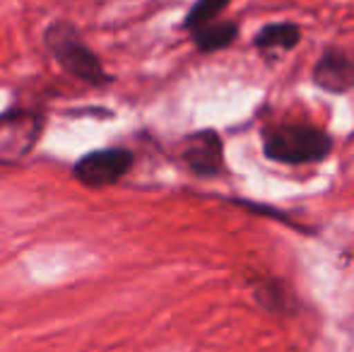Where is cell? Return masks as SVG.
I'll return each instance as SVG.
<instances>
[{"label": "cell", "mask_w": 354, "mask_h": 352, "mask_svg": "<svg viewBox=\"0 0 354 352\" xmlns=\"http://www.w3.org/2000/svg\"><path fill=\"white\" fill-rule=\"evenodd\" d=\"M261 138L268 160L292 167L321 162L333 150V138L326 131L304 126V123H282V126L266 128Z\"/></svg>", "instance_id": "6da1fadb"}, {"label": "cell", "mask_w": 354, "mask_h": 352, "mask_svg": "<svg viewBox=\"0 0 354 352\" xmlns=\"http://www.w3.org/2000/svg\"><path fill=\"white\" fill-rule=\"evenodd\" d=\"M44 41H46V48L51 51V56L58 61V66L68 75L94 87H106L113 82V75H109L104 63L82 41L80 32L71 22H61L58 19V22L48 24V29L44 32Z\"/></svg>", "instance_id": "7a4b0ae2"}, {"label": "cell", "mask_w": 354, "mask_h": 352, "mask_svg": "<svg viewBox=\"0 0 354 352\" xmlns=\"http://www.w3.org/2000/svg\"><path fill=\"white\" fill-rule=\"evenodd\" d=\"M133 162H136L133 152L123 147L92 150L75 162L73 176L87 188H109L133 169Z\"/></svg>", "instance_id": "3957f363"}, {"label": "cell", "mask_w": 354, "mask_h": 352, "mask_svg": "<svg viewBox=\"0 0 354 352\" xmlns=\"http://www.w3.org/2000/svg\"><path fill=\"white\" fill-rule=\"evenodd\" d=\"M44 118L34 111L0 113V160L24 157L41 136Z\"/></svg>", "instance_id": "277c9868"}, {"label": "cell", "mask_w": 354, "mask_h": 352, "mask_svg": "<svg viewBox=\"0 0 354 352\" xmlns=\"http://www.w3.org/2000/svg\"><path fill=\"white\" fill-rule=\"evenodd\" d=\"M178 160L198 176H217L224 169L222 138L214 131H198L178 142Z\"/></svg>", "instance_id": "5b68a950"}, {"label": "cell", "mask_w": 354, "mask_h": 352, "mask_svg": "<svg viewBox=\"0 0 354 352\" xmlns=\"http://www.w3.org/2000/svg\"><path fill=\"white\" fill-rule=\"evenodd\" d=\"M313 82L330 94L350 92L354 89V56L345 48H326L313 66Z\"/></svg>", "instance_id": "8992f818"}, {"label": "cell", "mask_w": 354, "mask_h": 352, "mask_svg": "<svg viewBox=\"0 0 354 352\" xmlns=\"http://www.w3.org/2000/svg\"><path fill=\"white\" fill-rule=\"evenodd\" d=\"M299 41H301V29L294 22H272V24H266V27L256 34L253 46L261 51L263 58L275 61L277 53L292 51V48H297Z\"/></svg>", "instance_id": "52a82bcc"}, {"label": "cell", "mask_w": 354, "mask_h": 352, "mask_svg": "<svg viewBox=\"0 0 354 352\" xmlns=\"http://www.w3.org/2000/svg\"><path fill=\"white\" fill-rule=\"evenodd\" d=\"M193 41H196L198 51L203 53H214L227 48L229 44L236 39L239 34V24L236 22H219L214 19L210 24H203V27L193 29Z\"/></svg>", "instance_id": "ba28073f"}, {"label": "cell", "mask_w": 354, "mask_h": 352, "mask_svg": "<svg viewBox=\"0 0 354 352\" xmlns=\"http://www.w3.org/2000/svg\"><path fill=\"white\" fill-rule=\"evenodd\" d=\"M229 3H232V0H198V3L188 10L186 19H183V27L193 32V29L203 27V24L214 22V19L224 12V8H227Z\"/></svg>", "instance_id": "9c48e42d"}]
</instances>
